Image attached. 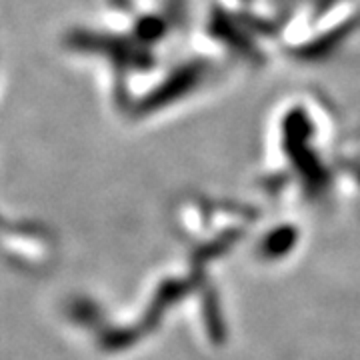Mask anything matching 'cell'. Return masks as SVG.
Returning <instances> with one entry per match:
<instances>
[{"label":"cell","mask_w":360,"mask_h":360,"mask_svg":"<svg viewBox=\"0 0 360 360\" xmlns=\"http://www.w3.org/2000/svg\"><path fill=\"white\" fill-rule=\"evenodd\" d=\"M295 245V236L288 232H278V234H272L270 232V236L264 240V248H266V255L269 258H281L278 255H283L284 250L288 248L290 250V246Z\"/></svg>","instance_id":"obj_1"}]
</instances>
